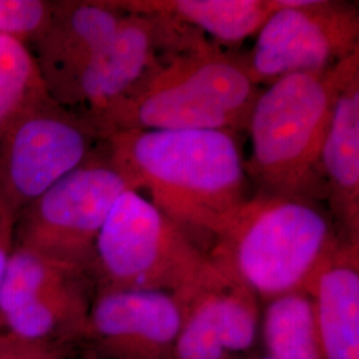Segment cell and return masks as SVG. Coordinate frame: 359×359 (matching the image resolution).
Wrapping results in <instances>:
<instances>
[{"instance_id": "obj_5", "label": "cell", "mask_w": 359, "mask_h": 359, "mask_svg": "<svg viewBox=\"0 0 359 359\" xmlns=\"http://www.w3.org/2000/svg\"><path fill=\"white\" fill-rule=\"evenodd\" d=\"M210 258L140 192L127 189L95 243L96 287L177 293L194 283Z\"/></svg>"}, {"instance_id": "obj_22", "label": "cell", "mask_w": 359, "mask_h": 359, "mask_svg": "<svg viewBox=\"0 0 359 359\" xmlns=\"http://www.w3.org/2000/svg\"><path fill=\"white\" fill-rule=\"evenodd\" d=\"M240 359H271L270 358L269 355L268 354H265L264 353V350L261 348V347H258L257 350H255V351H252V353H249L248 355H245V357H243V358Z\"/></svg>"}, {"instance_id": "obj_2", "label": "cell", "mask_w": 359, "mask_h": 359, "mask_svg": "<svg viewBox=\"0 0 359 359\" xmlns=\"http://www.w3.org/2000/svg\"><path fill=\"white\" fill-rule=\"evenodd\" d=\"M261 87L244 57L201 39L168 55L97 121L105 139L123 130H244Z\"/></svg>"}, {"instance_id": "obj_11", "label": "cell", "mask_w": 359, "mask_h": 359, "mask_svg": "<svg viewBox=\"0 0 359 359\" xmlns=\"http://www.w3.org/2000/svg\"><path fill=\"white\" fill-rule=\"evenodd\" d=\"M181 323L173 293L96 287L83 345L103 359H172Z\"/></svg>"}, {"instance_id": "obj_19", "label": "cell", "mask_w": 359, "mask_h": 359, "mask_svg": "<svg viewBox=\"0 0 359 359\" xmlns=\"http://www.w3.org/2000/svg\"><path fill=\"white\" fill-rule=\"evenodd\" d=\"M53 1L0 0V35L31 47L51 20Z\"/></svg>"}, {"instance_id": "obj_8", "label": "cell", "mask_w": 359, "mask_h": 359, "mask_svg": "<svg viewBox=\"0 0 359 359\" xmlns=\"http://www.w3.org/2000/svg\"><path fill=\"white\" fill-rule=\"evenodd\" d=\"M276 11L243 56L259 87L294 74L332 69L359 51L358 6L332 0H274Z\"/></svg>"}, {"instance_id": "obj_18", "label": "cell", "mask_w": 359, "mask_h": 359, "mask_svg": "<svg viewBox=\"0 0 359 359\" xmlns=\"http://www.w3.org/2000/svg\"><path fill=\"white\" fill-rule=\"evenodd\" d=\"M48 97L29 47L0 35V133L27 108Z\"/></svg>"}, {"instance_id": "obj_4", "label": "cell", "mask_w": 359, "mask_h": 359, "mask_svg": "<svg viewBox=\"0 0 359 359\" xmlns=\"http://www.w3.org/2000/svg\"><path fill=\"white\" fill-rule=\"evenodd\" d=\"M345 62L281 77L261 90L246 126L250 156L245 167L257 194L326 200L322 147Z\"/></svg>"}, {"instance_id": "obj_17", "label": "cell", "mask_w": 359, "mask_h": 359, "mask_svg": "<svg viewBox=\"0 0 359 359\" xmlns=\"http://www.w3.org/2000/svg\"><path fill=\"white\" fill-rule=\"evenodd\" d=\"M83 280L93 281L81 270L57 262L34 249L13 245L0 285V318L40 295Z\"/></svg>"}, {"instance_id": "obj_1", "label": "cell", "mask_w": 359, "mask_h": 359, "mask_svg": "<svg viewBox=\"0 0 359 359\" xmlns=\"http://www.w3.org/2000/svg\"><path fill=\"white\" fill-rule=\"evenodd\" d=\"M105 140L112 165L206 255L231 213L249 198V177L234 133L123 130Z\"/></svg>"}, {"instance_id": "obj_12", "label": "cell", "mask_w": 359, "mask_h": 359, "mask_svg": "<svg viewBox=\"0 0 359 359\" xmlns=\"http://www.w3.org/2000/svg\"><path fill=\"white\" fill-rule=\"evenodd\" d=\"M124 15L108 0L53 1L48 26L29 47L53 102L65 104L83 68L115 34Z\"/></svg>"}, {"instance_id": "obj_9", "label": "cell", "mask_w": 359, "mask_h": 359, "mask_svg": "<svg viewBox=\"0 0 359 359\" xmlns=\"http://www.w3.org/2000/svg\"><path fill=\"white\" fill-rule=\"evenodd\" d=\"M204 38L173 20L126 11L115 34L83 68L62 107L96 129L97 121L168 55Z\"/></svg>"}, {"instance_id": "obj_10", "label": "cell", "mask_w": 359, "mask_h": 359, "mask_svg": "<svg viewBox=\"0 0 359 359\" xmlns=\"http://www.w3.org/2000/svg\"><path fill=\"white\" fill-rule=\"evenodd\" d=\"M173 294L182 323L172 359H240L259 347L261 301L212 259L194 283Z\"/></svg>"}, {"instance_id": "obj_14", "label": "cell", "mask_w": 359, "mask_h": 359, "mask_svg": "<svg viewBox=\"0 0 359 359\" xmlns=\"http://www.w3.org/2000/svg\"><path fill=\"white\" fill-rule=\"evenodd\" d=\"M305 290L313 298L323 359H359V241L341 240Z\"/></svg>"}, {"instance_id": "obj_20", "label": "cell", "mask_w": 359, "mask_h": 359, "mask_svg": "<svg viewBox=\"0 0 359 359\" xmlns=\"http://www.w3.org/2000/svg\"><path fill=\"white\" fill-rule=\"evenodd\" d=\"M76 347L29 344L0 332V359H75Z\"/></svg>"}, {"instance_id": "obj_7", "label": "cell", "mask_w": 359, "mask_h": 359, "mask_svg": "<svg viewBox=\"0 0 359 359\" xmlns=\"http://www.w3.org/2000/svg\"><path fill=\"white\" fill-rule=\"evenodd\" d=\"M103 142L90 123L51 97L31 105L0 133V204L18 217Z\"/></svg>"}, {"instance_id": "obj_6", "label": "cell", "mask_w": 359, "mask_h": 359, "mask_svg": "<svg viewBox=\"0 0 359 359\" xmlns=\"http://www.w3.org/2000/svg\"><path fill=\"white\" fill-rule=\"evenodd\" d=\"M127 189V181L109 161L104 140L86 163L18 215L13 245L34 249L92 278L96 238L116 200Z\"/></svg>"}, {"instance_id": "obj_3", "label": "cell", "mask_w": 359, "mask_h": 359, "mask_svg": "<svg viewBox=\"0 0 359 359\" xmlns=\"http://www.w3.org/2000/svg\"><path fill=\"white\" fill-rule=\"evenodd\" d=\"M341 240L317 200L256 194L224 222L208 256L265 304L305 290Z\"/></svg>"}, {"instance_id": "obj_21", "label": "cell", "mask_w": 359, "mask_h": 359, "mask_svg": "<svg viewBox=\"0 0 359 359\" xmlns=\"http://www.w3.org/2000/svg\"><path fill=\"white\" fill-rule=\"evenodd\" d=\"M15 218L0 204V285L13 249Z\"/></svg>"}, {"instance_id": "obj_15", "label": "cell", "mask_w": 359, "mask_h": 359, "mask_svg": "<svg viewBox=\"0 0 359 359\" xmlns=\"http://www.w3.org/2000/svg\"><path fill=\"white\" fill-rule=\"evenodd\" d=\"M123 11L154 15L233 46L257 35L276 11L274 0H117Z\"/></svg>"}, {"instance_id": "obj_23", "label": "cell", "mask_w": 359, "mask_h": 359, "mask_svg": "<svg viewBox=\"0 0 359 359\" xmlns=\"http://www.w3.org/2000/svg\"><path fill=\"white\" fill-rule=\"evenodd\" d=\"M76 359H103L100 358L99 355H96L95 353H92L88 348H86L80 355H77Z\"/></svg>"}, {"instance_id": "obj_13", "label": "cell", "mask_w": 359, "mask_h": 359, "mask_svg": "<svg viewBox=\"0 0 359 359\" xmlns=\"http://www.w3.org/2000/svg\"><path fill=\"white\" fill-rule=\"evenodd\" d=\"M321 169L339 237L359 241V51L345 62L322 147Z\"/></svg>"}, {"instance_id": "obj_24", "label": "cell", "mask_w": 359, "mask_h": 359, "mask_svg": "<svg viewBox=\"0 0 359 359\" xmlns=\"http://www.w3.org/2000/svg\"><path fill=\"white\" fill-rule=\"evenodd\" d=\"M75 359H76V358H75Z\"/></svg>"}, {"instance_id": "obj_16", "label": "cell", "mask_w": 359, "mask_h": 359, "mask_svg": "<svg viewBox=\"0 0 359 359\" xmlns=\"http://www.w3.org/2000/svg\"><path fill=\"white\" fill-rule=\"evenodd\" d=\"M259 347L271 359H323L314 304L306 290L262 304Z\"/></svg>"}]
</instances>
